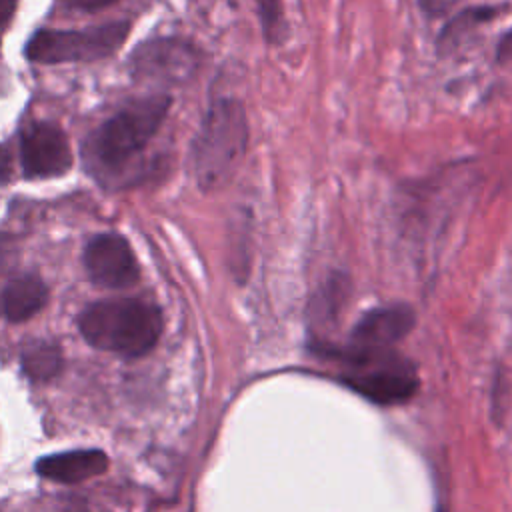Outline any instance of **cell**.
I'll return each mask as SVG.
<instances>
[{
    "instance_id": "1",
    "label": "cell",
    "mask_w": 512,
    "mask_h": 512,
    "mask_svg": "<svg viewBox=\"0 0 512 512\" xmlns=\"http://www.w3.org/2000/svg\"><path fill=\"white\" fill-rule=\"evenodd\" d=\"M78 328L90 346L136 358L156 346L162 314L144 300L114 298L90 304L80 314Z\"/></svg>"
},
{
    "instance_id": "2",
    "label": "cell",
    "mask_w": 512,
    "mask_h": 512,
    "mask_svg": "<svg viewBox=\"0 0 512 512\" xmlns=\"http://www.w3.org/2000/svg\"><path fill=\"white\" fill-rule=\"evenodd\" d=\"M248 134L246 110L238 100L212 102L192 144V166L202 190H214L230 180L246 154Z\"/></svg>"
},
{
    "instance_id": "3",
    "label": "cell",
    "mask_w": 512,
    "mask_h": 512,
    "mask_svg": "<svg viewBox=\"0 0 512 512\" xmlns=\"http://www.w3.org/2000/svg\"><path fill=\"white\" fill-rule=\"evenodd\" d=\"M170 108V96L140 98L106 120L90 138V156L108 170L120 168L138 154L160 128Z\"/></svg>"
},
{
    "instance_id": "4",
    "label": "cell",
    "mask_w": 512,
    "mask_h": 512,
    "mask_svg": "<svg viewBox=\"0 0 512 512\" xmlns=\"http://www.w3.org/2000/svg\"><path fill=\"white\" fill-rule=\"evenodd\" d=\"M338 356L344 362L342 382L376 404L406 402L418 390L414 366L392 350L348 348Z\"/></svg>"
},
{
    "instance_id": "5",
    "label": "cell",
    "mask_w": 512,
    "mask_h": 512,
    "mask_svg": "<svg viewBox=\"0 0 512 512\" xmlns=\"http://www.w3.org/2000/svg\"><path fill=\"white\" fill-rule=\"evenodd\" d=\"M128 30V22H110L88 30H40L30 38L26 56L40 64L98 60L116 52Z\"/></svg>"
},
{
    "instance_id": "6",
    "label": "cell",
    "mask_w": 512,
    "mask_h": 512,
    "mask_svg": "<svg viewBox=\"0 0 512 512\" xmlns=\"http://www.w3.org/2000/svg\"><path fill=\"white\" fill-rule=\"evenodd\" d=\"M130 66L134 76L140 80L176 84L194 74L198 66V52L184 40L158 38L136 48Z\"/></svg>"
},
{
    "instance_id": "7",
    "label": "cell",
    "mask_w": 512,
    "mask_h": 512,
    "mask_svg": "<svg viewBox=\"0 0 512 512\" xmlns=\"http://www.w3.org/2000/svg\"><path fill=\"white\" fill-rule=\"evenodd\" d=\"M20 160L26 178H52L72 164L66 134L48 122L30 124L20 138Z\"/></svg>"
},
{
    "instance_id": "8",
    "label": "cell",
    "mask_w": 512,
    "mask_h": 512,
    "mask_svg": "<svg viewBox=\"0 0 512 512\" xmlns=\"http://www.w3.org/2000/svg\"><path fill=\"white\" fill-rule=\"evenodd\" d=\"M90 278L104 288H126L138 280V262L130 244L114 232L94 236L84 250Z\"/></svg>"
},
{
    "instance_id": "9",
    "label": "cell",
    "mask_w": 512,
    "mask_h": 512,
    "mask_svg": "<svg viewBox=\"0 0 512 512\" xmlns=\"http://www.w3.org/2000/svg\"><path fill=\"white\" fill-rule=\"evenodd\" d=\"M416 324L412 306L396 302L368 310L352 328L350 348L358 350H390Z\"/></svg>"
},
{
    "instance_id": "10",
    "label": "cell",
    "mask_w": 512,
    "mask_h": 512,
    "mask_svg": "<svg viewBox=\"0 0 512 512\" xmlns=\"http://www.w3.org/2000/svg\"><path fill=\"white\" fill-rule=\"evenodd\" d=\"M108 468V456L98 448H82L50 454L38 460L36 472L52 482L76 484L94 478Z\"/></svg>"
},
{
    "instance_id": "11",
    "label": "cell",
    "mask_w": 512,
    "mask_h": 512,
    "mask_svg": "<svg viewBox=\"0 0 512 512\" xmlns=\"http://www.w3.org/2000/svg\"><path fill=\"white\" fill-rule=\"evenodd\" d=\"M48 288L36 274L12 278L2 292V312L10 322H24L44 308Z\"/></svg>"
},
{
    "instance_id": "12",
    "label": "cell",
    "mask_w": 512,
    "mask_h": 512,
    "mask_svg": "<svg viewBox=\"0 0 512 512\" xmlns=\"http://www.w3.org/2000/svg\"><path fill=\"white\" fill-rule=\"evenodd\" d=\"M500 14H502V6H474V8L462 10L440 32V36H438L440 50L450 52L452 48H456L462 42V38H466L470 32H474L476 28L494 20Z\"/></svg>"
},
{
    "instance_id": "13",
    "label": "cell",
    "mask_w": 512,
    "mask_h": 512,
    "mask_svg": "<svg viewBox=\"0 0 512 512\" xmlns=\"http://www.w3.org/2000/svg\"><path fill=\"white\" fill-rule=\"evenodd\" d=\"M22 368L32 380H50L62 368V354L50 342H32L22 352Z\"/></svg>"
},
{
    "instance_id": "14",
    "label": "cell",
    "mask_w": 512,
    "mask_h": 512,
    "mask_svg": "<svg viewBox=\"0 0 512 512\" xmlns=\"http://www.w3.org/2000/svg\"><path fill=\"white\" fill-rule=\"evenodd\" d=\"M256 12L262 24L264 38L270 44H278L286 36V20L282 10V0H254Z\"/></svg>"
},
{
    "instance_id": "15",
    "label": "cell",
    "mask_w": 512,
    "mask_h": 512,
    "mask_svg": "<svg viewBox=\"0 0 512 512\" xmlns=\"http://www.w3.org/2000/svg\"><path fill=\"white\" fill-rule=\"evenodd\" d=\"M496 60L500 64L512 62V28L500 38V42L496 46Z\"/></svg>"
},
{
    "instance_id": "16",
    "label": "cell",
    "mask_w": 512,
    "mask_h": 512,
    "mask_svg": "<svg viewBox=\"0 0 512 512\" xmlns=\"http://www.w3.org/2000/svg\"><path fill=\"white\" fill-rule=\"evenodd\" d=\"M10 176V154L4 146H0V182H6Z\"/></svg>"
},
{
    "instance_id": "17",
    "label": "cell",
    "mask_w": 512,
    "mask_h": 512,
    "mask_svg": "<svg viewBox=\"0 0 512 512\" xmlns=\"http://www.w3.org/2000/svg\"><path fill=\"white\" fill-rule=\"evenodd\" d=\"M14 8H16V0H0V26L10 20V16L14 14Z\"/></svg>"
},
{
    "instance_id": "18",
    "label": "cell",
    "mask_w": 512,
    "mask_h": 512,
    "mask_svg": "<svg viewBox=\"0 0 512 512\" xmlns=\"http://www.w3.org/2000/svg\"><path fill=\"white\" fill-rule=\"evenodd\" d=\"M78 8H84V10H98V8H104L108 4H112L114 0H72Z\"/></svg>"
}]
</instances>
